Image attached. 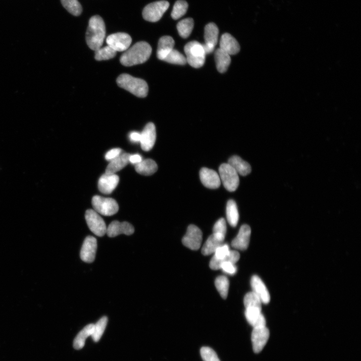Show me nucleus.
Masks as SVG:
<instances>
[{"label": "nucleus", "instance_id": "f257e3e1", "mask_svg": "<svg viewBox=\"0 0 361 361\" xmlns=\"http://www.w3.org/2000/svg\"><path fill=\"white\" fill-rule=\"evenodd\" d=\"M152 49L146 42H139L128 49L120 58L125 66H132L146 62L152 54Z\"/></svg>", "mask_w": 361, "mask_h": 361}, {"label": "nucleus", "instance_id": "f03ea898", "mask_svg": "<svg viewBox=\"0 0 361 361\" xmlns=\"http://www.w3.org/2000/svg\"><path fill=\"white\" fill-rule=\"evenodd\" d=\"M105 23L98 15L92 17L89 21L86 33V42L88 47L94 51L101 48L105 37Z\"/></svg>", "mask_w": 361, "mask_h": 361}, {"label": "nucleus", "instance_id": "7ed1b4c3", "mask_svg": "<svg viewBox=\"0 0 361 361\" xmlns=\"http://www.w3.org/2000/svg\"><path fill=\"white\" fill-rule=\"evenodd\" d=\"M116 83L119 87L129 92L138 98H146L148 95L149 87L147 83L143 79L125 73L118 77Z\"/></svg>", "mask_w": 361, "mask_h": 361}, {"label": "nucleus", "instance_id": "20e7f679", "mask_svg": "<svg viewBox=\"0 0 361 361\" xmlns=\"http://www.w3.org/2000/svg\"><path fill=\"white\" fill-rule=\"evenodd\" d=\"M187 62L192 67L199 68L206 62V53L203 44L193 41L188 43L184 48Z\"/></svg>", "mask_w": 361, "mask_h": 361}, {"label": "nucleus", "instance_id": "39448f33", "mask_svg": "<svg viewBox=\"0 0 361 361\" xmlns=\"http://www.w3.org/2000/svg\"><path fill=\"white\" fill-rule=\"evenodd\" d=\"M92 205L95 211L106 216L114 215L119 209L118 205L114 199L100 196L93 197Z\"/></svg>", "mask_w": 361, "mask_h": 361}, {"label": "nucleus", "instance_id": "423d86ee", "mask_svg": "<svg viewBox=\"0 0 361 361\" xmlns=\"http://www.w3.org/2000/svg\"><path fill=\"white\" fill-rule=\"evenodd\" d=\"M220 180L225 188L229 192H234L239 185V178L237 172L228 164H222L219 169Z\"/></svg>", "mask_w": 361, "mask_h": 361}, {"label": "nucleus", "instance_id": "0eeeda50", "mask_svg": "<svg viewBox=\"0 0 361 361\" xmlns=\"http://www.w3.org/2000/svg\"><path fill=\"white\" fill-rule=\"evenodd\" d=\"M169 6V3L166 1H160L149 4L143 11V18L149 22H157L161 19Z\"/></svg>", "mask_w": 361, "mask_h": 361}, {"label": "nucleus", "instance_id": "6e6552de", "mask_svg": "<svg viewBox=\"0 0 361 361\" xmlns=\"http://www.w3.org/2000/svg\"><path fill=\"white\" fill-rule=\"evenodd\" d=\"M107 46L117 52H125L129 49L132 39L127 33H116L109 35L106 38Z\"/></svg>", "mask_w": 361, "mask_h": 361}, {"label": "nucleus", "instance_id": "1a4fd4ad", "mask_svg": "<svg viewBox=\"0 0 361 361\" xmlns=\"http://www.w3.org/2000/svg\"><path fill=\"white\" fill-rule=\"evenodd\" d=\"M203 241V232L197 226L190 225L182 239L184 246L193 251L198 250Z\"/></svg>", "mask_w": 361, "mask_h": 361}, {"label": "nucleus", "instance_id": "9d476101", "mask_svg": "<svg viewBox=\"0 0 361 361\" xmlns=\"http://www.w3.org/2000/svg\"><path fill=\"white\" fill-rule=\"evenodd\" d=\"M86 219L89 228L95 235L102 237L106 234L107 228L105 223L94 210L89 209L86 211Z\"/></svg>", "mask_w": 361, "mask_h": 361}, {"label": "nucleus", "instance_id": "9b49d317", "mask_svg": "<svg viewBox=\"0 0 361 361\" xmlns=\"http://www.w3.org/2000/svg\"><path fill=\"white\" fill-rule=\"evenodd\" d=\"M269 331L266 326L254 328L252 341L255 353L258 354L262 351L269 339Z\"/></svg>", "mask_w": 361, "mask_h": 361}, {"label": "nucleus", "instance_id": "f8f14e48", "mask_svg": "<svg viewBox=\"0 0 361 361\" xmlns=\"http://www.w3.org/2000/svg\"><path fill=\"white\" fill-rule=\"evenodd\" d=\"M219 29L213 23L207 24L205 28V44L203 45L206 54H210L214 51L217 44Z\"/></svg>", "mask_w": 361, "mask_h": 361}, {"label": "nucleus", "instance_id": "ddd939ff", "mask_svg": "<svg viewBox=\"0 0 361 361\" xmlns=\"http://www.w3.org/2000/svg\"><path fill=\"white\" fill-rule=\"evenodd\" d=\"M97 240L94 237L88 236L84 241L81 251L80 258L83 261L87 263L94 261L97 250Z\"/></svg>", "mask_w": 361, "mask_h": 361}, {"label": "nucleus", "instance_id": "4468645a", "mask_svg": "<svg viewBox=\"0 0 361 361\" xmlns=\"http://www.w3.org/2000/svg\"><path fill=\"white\" fill-rule=\"evenodd\" d=\"M251 228L248 225L240 227L237 236L232 240V247L237 250L245 251L248 249L251 235Z\"/></svg>", "mask_w": 361, "mask_h": 361}, {"label": "nucleus", "instance_id": "2eb2a0df", "mask_svg": "<svg viewBox=\"0 0 361 361\" xmlns=\"http://www.w3.org/2000/svg\"><path fill=\"white\" fill-rule=\"evenodd\" d=\"M156 140V130L155 125L148 123L141 133V146L142 150L148 152L154 146Z\"/></svg>", "mask_w": 361, "mask_h": 361}, {"label": "nucleus", "instance_id": "dca6fc26", "mask_svg": "<svg viewBox=\"0 0 361 361\" xmlns=\"http://www.w3.org/2000/svg\"><path fill=\"white\" fill-rule=\"evenodd\" d=\"M200 178L204 185L209 189H217L221 185L219 174L214 170L207 168H203L200 170Z\"/></svg>", "mask_w": 361, "mask_h": 361}, {"label": "nucleus", "instance_id": "f3484780", "mask_svg": "<svg viewBox=\"0 0 361 361\" xmlns=\"http://www.w3.org/2000/svg\"><path fill=\"white\" fill-rule=\"evenodd\" d=\"M134 226L127 222H119L118 221L112 222L107 228L106 234L110 237H114L124 234L130 235L134 233Z\"/></svg>", "mask_w": 361, "mask_h": 361}, {"label": "nucleus", "instance_id": "a211bd4d", "mask_svg": "<svg viewBox=\"0 0 361 361\" xmlns=\"http://www.w3.org/2000/svg\"><path fill=\"white\" fill-rule=\"evenodd\" d=\"M119 181V177L116 174L105 173L99 179V190L103 194H109L116 188Z\"/></svg>", "mask_w": 361, "mask_h": 361}, {"label": "nucleus", "instance_id": "6ab92c4d", "mask_svg": "<svg viewBox=\"0 0 361 361\" xmlns=\"http://www.w3.org/2000/svg\"><path fill=\"white\" fill-rule=\"evenodd\" d=\"M251 283L253 292L258 296L262 303L268 304L270 301V296L261 278L258 275H254L251 279Z\"/></svg>", "mask_w": 361, "mask_h": 361}, {"label": "nucleus", "instance_id": "aec40b11", "mask_svg": "<svg viewBox=\"0 0 361 361\" xmlns=\"http://www.w3.org/2000/svg\"><path fill=\"white\" fill-rule=\"evenodd\" d=\"M175 42L172 37L165 36L160 38L158 43L156 55L158 59L163 60L174 50Z\"/></svg>", "mask_w": 361, "mask_h": 361}, {"label": "nucleus", "instance_id": "412c9836", "mask_svg": "<svg viewBox=\"0 0 361 361\" xmlns=\"http://www.w3.org/2000/svg\"><path fill=\"white\" fill-rule=\"evenodd\" d=\"M228 54L235 55L240 51V46L235 38L228 33H225L221 36L220 41V48Z\"/></svg>", "mask_w": 361, "mask_h": 361}, {"label": "nucleus", "instance_id": "4be33fe9", "mask_svg": "<svg viewBox=\"0 0 361 361\" xmlns=\"http://www.w3.org/2000/svg\"><path fill=\"white\" fill-rule=\"evenodd\" d=\"M131 155L128 153L120 154L110 161L105 170V173L115 174L125 168L130 162Z\"/></svg>", "mask_w": 361, "mask_h": 361}, {"label": "nucleus", "instance_id": "5701e85b", "mask_svg": "<svg viewBox=\"0 0 361 361\" xmlns=\"http://www.w3.org/2000/svg\"><path fill=\"white\" fill-rule=\"evenodd\" d=\"M245 314L248 322L254 328L266 326V320L261 313V309L254 308H246Z\"/></svg>", "mask_w": 361, "mask_h": 361}, {"label": "nucleus", "instance_id": "b1692460", "mask_svg": "<svg viewBox=\"0 0 361 361\" xmlns=\"http://www.w3.org/2000/svg\"><path fill=\"white\" fill-rule=\"evenodd\" d=\"M228 164L240 175L245 176L252 172V167L250 164L239 156H231L229 159Z\"/></svg>", "mask_w": 361, "mask_h": 361}, {"label": "nucleus", "instance_id": "393cba45", "mask_svg": "<svg viewBox=\"0 0 361 361\" xmlns=\"http://www.w3.org/2000/svg\"><path fill=\"white\" fill-rule=\"evenodd\" d=\"M135 170L139 174L144 176L154 174L157 170V165L154 160L148 158L135 165Z\"/></svg>", "mask_w": 361, "mask_h": 361}, {"label": "nucleus", "instance_id": "a878e982", "mask_svg": "<svg viewBox=\"0 0 361 361\" xmlns=\"http://www.w3.org/2000/svg\"><path fill=\"white\" fill-rule=\"evenodd\" d=\"M224 241L213 234H212L208 237L203 248V254L207 256L214 254L216 250L223 245Z\"/></svg>", "mask_w": 361, "mask_h": 361}, {"label": "nucleus", "instance_id": "bb28decb", "mask_svg": "<svg viewBox=\"0 0 361 361\" xmlns=\"http://www.w3.org/2000/svg\"><path fill=\"white\" fill-rule=\"evenodd\" d=\"M215 59L218 71L220 73L225 72L231 63L230 55L218 49L215 53Z\"/></svg>", "mask_w": 361, "mask_h": 361}, {"label": "nucleus", "instance_id": "cd10ccee", "mask_svg": "<svg viewBox=\"0 0 361 361\" xmlns=\"http://www.w3.org/2000/svg\"><path fill=\"white\" fill-rule=\"evenodd\" d=\"M94 325H87L77 335L73 342V347L75 349H82L84 347L86 339L93 334Z\"/></svg>", "mask_w": 361, "mask_h": 361}, {"label": "nucleus", "instance_id": "c85d7f7f", "mask_svg": "<svg viewBox=\"0 0 361 361\" xmlns=\"http://www.w3.org/2000/svg\"><path fill=\"white\" fill-rule=\"evenodd\" d=\"M227 219L229 224L235 227L239 220V213L236 203L233 200L228 201L226 206Z\"/></svg>", "mask_w": 361, "mask_h": 361}, {"label": "nucleus", "instance_id": "c756f323", "mask_svg": "<svg viewBox=\"0 0 361 361\" xmlns=\"http://www.w3.org/2000/svg\"><path fill=\"white\" fill-rule=\"evenodd\" d=\"M177 27L180 36L183 38H187L193 29L194 20L190 18L183 19L178 23Z\"/></svg>", "mask_w": 361, "mask_h": 361}, {"label": "nucleus", "instance_id": "7c9ffc66", "mask_svg": "<svg viewBox=\"0 0 361 361\" xmlns=\"http://www.w3.org/2000/svg\"><path fill=\"white\" fill-rule=\"evenodd\" d=\"M240 258V255L238 252L235 251H230L229 255L221 261H216L212 259L210 262V267L213 270H218L220 269L221 265L225 262H230L235 264Z\"/></svg>", "mask_w": 361, "mask_h": 361}, {"label": "nucleus", "instance_id": "2f4dec72", "mask_svg": "<svg viewBox=\"0 0 361 361\" xmlns=\"http://www.w3.org/2000/svg\"><path fill=\"white\" fill-rule=\"evenodd\" d=\"M63 6L72 15L78 16L82 14L83 8L77 0H61Z\"/></svg>", "mask_w": 361, "mask_h": 361}, {"label": "nucleus", "instance_id": "473e14b6", "mask_svg": "<svg viewBox=\"0 0 361 361\" xmlns=\"http://www.w3.org/2000/svg\"><path fill=\"white\" fill-rule=\"evenodd\" d=\"M215 287L223 299H226L228 296L229 288V282L228 279L224 276H219L215 281Z\"/></svg>", "mask_w": 361, "mask_h": 361}, {"label": "nucleus", "instance_id": "72a5a7b5", "mask_svg": "<svg viewBox=\"0 0 361 361\" xmlns=\"http://www.w3.org/2000/svg\"><path fill=\"white\" fill-rule=\"evenodd\" d=\"M107 317L103 316L94 325V331L92 335L93 340L98 342L102 337L107 323Z\"/></svg>", "mask_w": 361, "mask_h": 361}, {"label": "nucleus", "instance_id": "f704fd0d", "mask_svg": "<svg viewBox=\"0 0 361 361\" xmlns=\"http://www.w3.org/2000/svg\"><path fill=\"white\" fill-rule=\"evenodd\" d=\"M116 52L108 46L95 51V59L98 61L106 60L115 56Z\"/></svg>", "mask_w": 361, "mask_h": 361}, {"label": "nucleus", "instance_id": "c9c22d12", "mask_svg": "<svg viewBox=\"0 0 361 361\" xmlns=\"http://www.w3.org/2000/svg\"><path fill=\"white\" fill-rule=\"evenodd\" d=\"M188 4L183 0L177 1L173 7L171 13L172 18L174 20H178L184 16L187 12Z\"/></svg>", "mask_w": 361, "mask_h": 361}, {"label": "nucleus", "instance_id": "e433bc0d", "mask_svg": "<svg viewBox=\"0 0 361 361\" xmlns=\"http://www.w3.org/2000/svg\"><path fill=\"white\" fill-rule=\"evenodd\" d=\"M164 61L169 63L184 65L187 63L186 57L178 51L173 50Z\"/></svg>", "mask_w": 361, "mask_h": 361}, {"label": "nucleus", "instance_id": "4c0bfd02", "mask_svg": "<svg viewBox=\"0 0 361 361\" xmlns=\"http://www.w3.org/2000/svg\"><path fill=\"white\" fill-rule=\"evenodd\" d=\"M261 304L260 299L253 292L248 293L244 298L246 308H254L261 309Z\"/></svg>", "mask_w": 361, "mask_h": 361}, {"label": "nucleus", "instance_id": "58836bf2", "mask_svg": "<svg viewBox=\"0 0 361 361\" xmlns=\"http://www.w3.org/2000/svg\"><path fill=\"white\" fill-rule=\"evenodd\" d=\"M213 234L224 240L227 231L226 223L223 218L219 219L213 227Z\"/></svg>", "mask_w": 361, "mask_h": 361}, {"label": "nucleus", "instance_id": "ea45409f", "mask_svg": "<svg viewBox=\"0 0 361 361\" xmlns=\"http://www.w3.org/2000/svg\"><path fill=\"white\" fill-rule=\"evenodd\" d=\"M200 353L204 361H220L216 352L210 347H203Z\"/></svg>", "mask_w": 361, "mask_h": 361}, {"label": "nucleus", "instance_id": "a19ab883", "mask_svg": "<svg viewBox=\"0 0 361 361\" xmlns=\"http://www.w3.org/2000/svg\"><path fill=\"white\" fill-rule=\"evenodd\" d=\"M230 252V250L228 246L223 244L216 250L212 259L216 261H221L226 258L229 255Z\"/></svg>", "mask_w": 361, "mask_h": 361}, {"label": "nucleus", "instance_id": "79ce46f5", "mask_svg": "<svg viewBox=\"0 0 361 361\" xmlns=\"http://www.w3.org/2000/svg\"><path fill=\"white\" fill-rule=\"evenodd\" d=\"M221 269L224 272L230 275H234L237 272V268L235 264L230 262H225L221 264L220 266Z\"/></svg>", "mask_w": 361, "mask_h": 361}, {"label": "nucleus", "instance_id": "37998d69", "mask_svg": "<svg viewBox=\"0 0 361 361\" xmlns=\"http://www.w3.org/2000/svg\"><path fill=\"white\" fill-rule=\"evenodd\" d=\"M122 150L119 148L113 149L106 154L105 158L108 161H111V160L122 154Z\"/></svg>", "mask_w": 361, "mask_h": 361}, {"label": "nucleus", "instance_id": "c03bdc74", "mask_svg": "<svg viewBox=\"0 0 361 361\" xmlns=\"http://www.w3.org/2000/svg\"><path fill=\"white\" fill-rule=\"evenodd\" d=\"M142 157L139 154L131 155L129 158V162L133 164H138L142 160Z\"/></svg>", "mask_w": 361, "mask_h": 361}, {"label": "nucleus", "instance_id": "a18cd8bd", "mask_svg": "<svg viewBox=\"0 0 361 361\" xmlns=\"http://www.w3.org/2000/svg\"><path fill=\"white\" fill-rule=\"evenodd\" d=\"M129 138L133 143L140 142L141 133L137 132H131L129 135Z\"/></svg>", "mask_w": 361, "mask_h": 361}]
</instances>
